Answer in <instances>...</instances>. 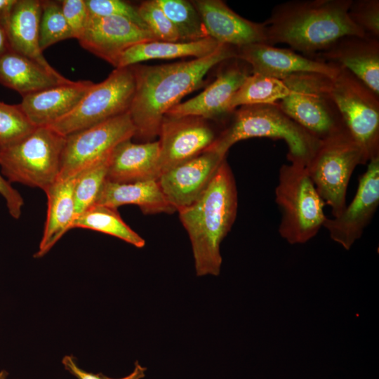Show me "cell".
I'll list each match as a JSON object with an SVG mask.
<instances>
[{
	"mask_svg": "<svg viewBox=\"0 0 379 379\" xmlns=\"http://www.w3.org/2000/svg\"><path fill=\"white\" fill-rule=\"evenodd\" d=\"M237 48L222 44L212 54L188 61L159 65L130 66L135 92L129 114L135 135L151 142L159 135L164 117L183 97L202 86L205 76L217 65L236 58Z\"/></svg>",
	"mask_w": 379,
	"mask_h": 379,
	"instance_id": "1",
	"label": "cell"
},
{
	"mask_svg": "<svg viewBox=\"0 0 379 379\" xmlns=\"http://www.w3.org/2000/svg\"><path fill=\"white\" fill-rule=\"evenodd\" d=\"M352 0H295L277 5L264 22L267 44H286L314 58L346 35H365L350 20Z\"/></svg>",
	"mask_w": 379,
	"mask_h": 379,
	"instance_id": "2",
	"label": "cell"
},
{
	"mask_svg": "<svg viewBox=\"0 0 379 379\" xmlns=\"http://www.w3.org/2000/svg\"><path fill=\"white\" fill-rule=\"evenodd\" d=\"M237 190L232 171L225 159L200 197L178 211L192 248L197 276H218L221 242L236 219Z\"/></svg>",
	"mask_w": 379,
	"mask_h": 379,
	"instance_id": "3",
	"label": "cell"
},
{
	"mask_svg": "<svg viewBox=\"0 0 379 379\" xmlns=\"http://www.w3.org/2000/svg\"><path fill=\"white\" fill-rule=\"evenodd\" d=\"M228 126L207 149L226 156L239 141L253 138L281 139L288 145L291 164L306 166L321 141L299 126L277 103L240 107Z\"/></svg>",
	"mask_w": 379,
	"mask_h": 379,
	"instance_id": "4",
	"label": "cell"
},
{
	"mask_svg": "<svg viewBox=\"0 0 379 379\" xmlns=\"http://www.w3.org/2000/svg\"><path fill=\"white\" fill-rule=\"evenodd\" d=\"M275 202L281 212L280 236L290 244H305L314 237L326 219L324 201L305 166L283 164L275 187Z\"/></svg>",
	"mask_w": 379,
	"mask_h": 379,
	"instance_id": "5",
	"label": "cell"
},
{
	"mask_svg": "<svg viewBox=\"0 0 379 379\" xmlns=\"http://www.w3.org/2000/svg\"><path fill=\"white\" fill-rule=\"evenodd\" d=\"M65 137L48 126L0 148V168L9 182L36 187L44 192L58 180Z\"/></svg>",
	"mask_w": 379,
	"mask_h": 379,
	"instance_id": "6",
	"label": "cell"
},
{
	"mask_svg": "<svg viewBox=\"0 0 379 379\" xmlns=\"http://www.w3.org/2000/svg\"><path fill=\"white\" fill-rule=\"evenodd\" d=\"M329 77L298 73L283 80L289 94L280 109L320 141L348 131L329 91Z\"/></svg>",
	"mask_w": 379,
	"mask_h": 379,
	"instance_id": "7",
	"label": "cell"
},
{
	"mask_svg": "<svg viewBox=\"0 0 379 379\" xmlns=\"http://www.w3.org/2000/svg\"><path fill=\"white\" fill-rule=\"evenodd\" d=\"M368 159L348 131L321 141L305 166L319 196L331 208L333 217L346 207V194L355 168Z\"/></svg>",
	"mask_w": 379,
	"mask_h": 379,
	"instance_id": "8",
	"label": "cell"
},
{
	"mask_svg": "<svg viewBox=\"0 0 379 379\" xmlns=\"http://www.w3.org/2000/svg\"><path fill=\"white\" fill-rule=\"evenodd\" d=\"M135 92L130 67L115 68L98 84H93L69 113L48 126L65 137L129 111Z\"/></svg>",
	"mask_w": 379,
	"mask_h": 379,
	"instance_id": "9",
	"label": "cell"
},
{
	"mask_svg": "<svg viewBox=\"0 0 379 379\" xmlns=\"http://www.w3.org/2000/svg\"><path fill=\"white\" fill-rule=\"evenodd\" d=\"M329 91L348 132L368 161L379 157V95L343 67L329 78Z\"/></svg>",
	"mask_w": 379,
	"mask_h": 379,
	"instance_id": "10",
	"label": "cell"
},
{
	"mask_svg": "<svg viewBox=\"0 0 379 379\" xmlns=\"http://www.w3.org/2000/svg\"><path fill=\"white\" fill-rule=\"evenodd\" d=\"M135 132L128 112L66 136L58 180L77 176L106 159Z\"/></svg>",
	"mask_w": 379,
	"mask_h": 379,
	"instance_id": "11",
	"label": "cell"
},
{
	"mask_svg": "<svg viewBox=\"0 0 379 379\" xmlns=\"http://www.w3.org/2000/svg\"><path fill=\"white\" fill-rule=\"evenodd\" d=\"M368 162L352 201L337 217H327L323 226L330 238L347 251L361 237L379 206V157Z\"/></svg>",
	"mask_w": 379,
	"mask_h": 379,
	"instance_id": "12",
	"label": "cell"
},
{
	"mask_svg": "<svg viewBox=\"0 0 379 379\" xmlns=\"http://www.w3.org/2000/svg\"><path fill=\"white\" fill-rule=\"evenodd\" d=\"M158 136L161 175L206 151L218 135L205 119L165 115Z\"/></svg>",
	"mask_w": 379,
	"mask_h": 379,
	"instance_id": "13",
	"label": "cell"
},
{
	"mask_svg": "<svg viewBox=\"0 0 379 379\" xmlns=\"http://www.w3.org/2000/svg\"><path fill=\"white\" fill-rule=\"evenodd\" d=\"M154 40L157 39L149 30L117 16H88L84 33L78 39L84 49L115 68L126 49Z\"/></svg>",
	"mask_w": 379,
	"mask_h": 379,
	"instance_id": "14",
	"label": "cell"
},
{
	"mask_svg": "<svg viewBox=\"0 0 379 379\" xmlns=\"http://www.w3.org/2000/svg\"><path fill=\"white\" fill-rule=\"evenodd\" d=\"M237 58L246 62L251 73L282 81L298 73H314L332 77L339 69L321 60L267 43H255L237 48Z\"/></svg>",
	"mask_w": 379,
	"mask_h": 379,
	"instance_id": "15",
	"label": "cell"
},
{
	"mask_svg": "<svg viewBox=\"0 0 379 379\" xmlns=\"http://www.w3.org/2000/svg\"><path fill=\"white\" fill-rule=\"evenodd\" d=\"M225 157L206 149L160 175L159 185L177 211L190 206L200 197Z\"/></svg>",
	"mask_w": 379,
	"mask_h": 379,
	"instance_id": "16",
	"label": "cell"
},
{
	"mask_svg": "<svg viewBox=\"0 0 379 379\" xmlns=\"http://www.w3.org/2000/svg\"><path fill=\"white\" fill-rule=\"evenodd\" d=\"M250 67L243 65L238 58L221 70L215 79L197 96L180 102L165 115L171 117H198L205 119H215L230 114V102L251 74Z\"/></svg>",
	"mask_w": 379,
	"mask_h": 379,
	"instance_id": "17",
	"label": "cell"
},
{
	"mask_svg": "<svg viewBox=\"0 0 379 379\" xmlns=\"http://www.w3.org/2000/svg\"><path fill=\"white\" fill-rule=\"evenodd\" d=\"M192 3L199 13L207 34L221 44L236 48L267 43L264 23L244 18L220 0H196Z\"/></svg>",
	"mask_w": 379,
	"mask_h": 379,
	"instance_id": "18",
	"label": "cell"
},
{
	"mask_svg": "<svg viewBox=\"0 0 379 379\" xmlns=\"http://www.w3.org/2000/svg\"><path fill=\"white\" fill-rule=\"evenodd\" d=\"M314 58L346 69L379 95V39L346 35Z\"/></svg>",
	"mask_w": 379,
	"mask_h": 379,
	"instance_id": "19",
	"label": "cell"
},
{
	"mask_svg": "<svg viewBox=\"0 0 379 379\" xmlns=\"http://www.w3.org/2000/svg\"><path fill=\"white\" fill-rule=\"evenodd\" d=\"M93 84L82 80L58 84L23 96L20 104L35 127L48 126L73 110Z\"/></svg>",
	"mask_w": 379,
	"mask_h": 379,
	"instance_id": "20",
	"label": "cell"
},
{
	"mask_svg": "<svg viewBox=\"0 0 379 379\" xmlns=\"http://www.w3.org/2000/svg\"><path fill=\"white\" fill-rule=\"evenodd\" d=\"M41 1L17 0L1 22L10 48L35 61L60 79H65L46 60L39 42Z\"/></svg>",
	"mask_w": 379,
	"mask_h": 379,
	"instance_id": "21",
	"label": "cell"
},
{
	"mask_svg": "<svg viewBox=\"0 0 379 379\" xmlns=\"http://www.w3.org/2000/svg\"><path fill=\"white\" fill-rule=\"evenodd\" d=\"M159 142L133 143L131 139L119 143L112 151L107 180L129 183L158 180L161 175Z\"/></svg>",
	"mask_w": 379,
	"mask_h": 379,
	"instance_id": "22",
	"label": "cell"
},
{
	"mask_svg": "<svg viewBox=\"0 0 379 379\" xmlns=\"http://www.w3.org/2000/svg\"><path fill=\"white\" fill-rule=\"evenodd\" d=\"M125 204L136 205L145 214L176 211L166 198L158 180L118 183L106 179L95 205L117 209Z\"/></svg>",
	"mask_w": 379,
	"mask_h": 379,
	"instance_id": "23",
	"label": "cell"
},
{
	"mask_svg": "<svg viewBox=\"0 0 379 379\" xmlns=\"http://www.w3.org/2000/svg\"><path fill=\"white\" fill-rule=\"evenodd\" d=\"M77 176L58 180L45 192L47 197L46 220L34 258L44 257L71 230L74 220V188Z\"/></svg>",
	"mask_w": 379,
	"mask_h": 379,
	"instance_id": "24",
	"label": "cell"
},
{
	"mask_svg": "<svg viewBox=\"0 0 379 379\" xmlns=\"http://www.w3.org/2000/svg\"><path fill=\"white\" fill-rule=\"evenodd\" d=\"M71 81L55 77L35 61L11 49L0 57V84L22 97Z\"/></svg>",
	"mask_w": 379,
	"mask_h": 379,
	"instance_id": "25",
	"label": "cell"
},
{
	"mask_svg": "<svg viewBox=\"0 0 379 379\" xmlns=\"http://www.w3.org/2000/svg\"><path fill=\"white\" fill-rule=\"evenodd\" d=\"M211 37L193 41H149L133 45L120 56L116 68L127 67L154 59L201 58L214 53L221 46Z\"/></svg>",
	"mask_w": 379,
	"mask_h": 379,
	"instance_id": "26",
	"label": "cell"
},
{
	"mask_svg": "<svg viewBox=\"0 0 379 379\" xmlns=\"http://www.w3.org/2000/svg\"><path fill=\"white\" fill-rule=\"evenodd\" d=\"M84 228L119 238L136 248L145 246V239L121 218L117 209L94 205L73 221L71 229Z\"/></svg>",
	"mask_w": 379,
	"mask_h": 379,
	"instance_id": "27",
	"label": "cell"
},
{
	"mask_svg": "<svg viewBox=\"0 0 379 379\" xmlns=\"http://www.w3.org/2000/svg\"><path fill=\"white\" fill-rule=\"evenodd\" d=\"M289 93L284 81L251 73L232 98L229 111L232 114L242 106L277 103Z\"/></svg>",
	"mask_w": 379,
	"mask_h": 379,
	"instance_id": "28",
	"label": "cell"
},
{
	"mask_svg": "<svg viewBox=\"0 0 379 379\" xmlns=\"http://www.w3.org/2000/svg\"><path fill=\"white\" fill-rule=\"evenodd\" d=\"M174 25L181 41H193L209 37L199 13L185 0H156Z\"/></svg>",
	"mask_w": 379,
	"mask_h": 379,
	"instance_id": "29",
	"label": "cell"
},
{
	"mask_svg": "<svg viewBox=\"0 0 379 379\" xmlns=\"http://www.w3.org/2000/svg\"><path fill=\"white\" fill-rule=\"evenodd\" d=\"M110 156L77 176L74 188V219L95 205L107 179Z\"/></svg>",
	"mask_w": 379,
	"mask_h": 379,
	"instance_id": "30",
	"label": "cell"
},
{
	"mask_svg": "<svg viewBox=\"0 0 379 379\" xmlns=\"http://www.w3.org/2000/svg\"><path fill=\"white\" fill-rule=\"evenodd\" d=\"M73 38L60 1H41L39 42L43 51L62 40Z\"/></svg>",
	"mask_w": 379,
	"mask_h": 379,
	"instance_id": "31",
	"label": "cell"
},
{
	"mask_svg": "<svg viewBox=\"0 0 379 379\" xmlns=\"http://www.w3.org/2000/svg\"><path fill=\"white\" fill-rule=\"evenodd\" d=\"M36 128L20 104L9 105L0 101V148L20 140Z\"/></svg>",
	"mask_w": 379,
	"mask_h": 379,
	"instance_id": "32",
	"label": "cell"
},
{
	"mask_svg": "<svg viewBox=\"0 0 379 379\" xmlns=\"http://www.w3.org/2000/svg\"><path fill=\"white\" fill-rule=\"evenodd\" d=\"M138 11L148 29L157 40L180 41L176 29L156 0L142 1L138 7Z\"/></svg>",
	"mask_w": 379,
	"mask_h": 379,
	"instance_id": "33",
	"label": "cell"
},
{
	"mask_svg": "<svg viewBox=\"0 0 379 379\" xmlns=\"http://www.w3.org/2000/svg\"><path fill=\"white\" fill-rule=\"evenodd\" d=\"M348 15L366 36L379 39L378 0H352Z\"/></svg>",
	"mask_w": 379,
	"mask_h": 379,
	"instance_id": "34",
	"label": "cell"
},
{
	"mask_svg": "<svg viewBox=\"0 0 379 379\" xmlns=\"http://www.w3.org/2000/svg\"><path fill=\"white\" fill-rule=\"evenodd\" d=\"M85 1L89 16L121 17L131 21L142 29L149 30L140 18L138 8L126 1L121 0Z\"/></svg>",
	"mask_w": 379,
	"mask_h": 379,
	"instance_id": "35",
	"label": "cell"
},
{
	"mask_svg": "<svg viewBox=\"0 0 379 379\" xmlns=\"http://www.w3.org/2000/svg\"><path fill=\"white\" fill-rule=\"evenodd\" d=\"M60 2L72 37L78 40L84 33L89 16L86 1L62 0Z\"/></svg>",
	"mask_w": 379,
	"mask_h": 379,
	"instance_id": "36",
	"label": "cell"
},
{
	"mask_svg": "<svg viewBox=\"0 0 379 379\" xmlns=\"http://www.w3.org/2000/svg\"><path fill=\"white\" fill-rule=\"evenodd\" d=\"M62 364L65 369L77 379H142L145 376L147 370L136 361L131 373L121 378H112L102 373H93L84 371L78 366L76 358L72 355H65L62 359Z\"/></svg>",
	"mask_w": 379,
	"mask_h": 379,
	"instance_id": "37",
	"label": "cell"
},
{
	"mask_svg": "<svg viewBox=\"0 0 379 379\" xmlns=\"http://www.w3.org/2000/svg\"><path fill=\"white\" fill-rule=\"evenodd\" d=\"M0 194L6 201L8 211L14 219H19L24 200L20 192L0 174Z\"/></svg>",
	"mask_w": 379,
	"mask_h": 379,
	"instance_id": "38",
	"label": "cell"
},
{
	"mask_svg": "<svg viewBox=\"0 0 379 379\" xmlns=\"http://www.w3.org/2000/svg\"><path fill=\"white\" fill-rule=\"evenodd\" d=\"M17 0H0V21L2 22L8 16Z\"/></svg>",
	"mask_w": 379,
	"mask_h": 379,
	"instance_id": "39",
	"label": "cell"
},
{
	"mask_svg": "<svg viewBox=\"0 0 379 379\" xmlns=\"http://www.w3.org/2000/svg\"><path fill=\"white\" fill-rule=\"evenodd\" d=\"M10 48L7 34L4 26L0 21V57Z\"/></svg>",
	"mask_w": 379,
	"mask_h": 379,
	"instance_id": "40",
	"label": "cell"
},
{
	"mask_svg": "<svg viewBox=\"0 0 379 379\" xmlns=\"http://www.w3.org/2000/svg\"><path fill=\"white\" fill-rule=\"evenodd\" d=\"M8 375V373L6 370H1L0 371V379H7Z\"/></svg>",
	"mask_w": 379,
	"mask_h": 379,
	"instance_id": "41",
	"label": "cell"
}]
</instances>
